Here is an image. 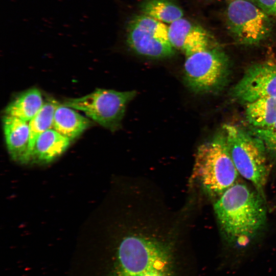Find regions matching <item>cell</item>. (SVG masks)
<instances>
[{"label":"cell","instance_id":"obj_1","mask_svg":"<svg viewBox=\"0 0 276 276\" xmlns=\"http://www.w3.org/2000/svg\"><path fill=\"white\" fill-rule=\"evenodd\" d=\"M255 189L236 183L214 203V210L225 243L238 250L247 248L265 225L267 209Z\"/></svg>","mask_w":276,"mask_h":276},{"label":"cell","instance_id":"obj_2","mask_svg":"<svg viewBox=\"0 0 276 276\" xmlns=\"http://www.w3.org/2000/svg\"><path fill=\"white\" fill-rule=\"evenodd\" d=\"M239 175L222 129L198 147L192 178L209 196L218 198L237 182Z\"/></svg>","mask_w":276,"mask_h":276},{"label":"cell","instance_id":"obj_3","mask_svg":"<svg viewBox=\"0 0 276 276\" xmlns=\"http://www.w3.org/2000/svg\"><path fill=\"white\" fill-rule=\"evenodd\" d=\"M229 151L239 174L249 181L263 197L269 167L262 141L251 132L225 124L222 127Z\"/></svg>","mask_w":276,"mask_h":276},{"label":"cell","instance_id":"obj_4","mask_svg":"<svg viewBox=\"0 0 276 276\" xmlns=\"http://www.w3.org/2000/svg\"><path fill=\"white\" fill-rule=\"evenodd\" d=\"M183 70L185 83L193 92L214 93L225 86L229 75V59L216 42L186 56Z\"/></svg>","mask_w":276,"mask_h":276},{"label":"cell","instance_id":"obj_5","mask_svg":"<svg viewBox=\"0 0 276 276\" xmlns=\"http://www.w3.org/2000/svg\"><path fill=\"white\" fill-rule=\"evenodd\" d=\"M136 95L135 90L98 88L83 97L67 99L63 104L83 112L102 127L114 131L121 127L126 106Z\"/></svg>","mask_w":276,"mask_h":276},{"label":"cell","instance_id":"obj_6","mask_svg":"<svg viewBox=\"0 0 276 276\" xmlns=\"http://www.w3.org/2000/svg\"><path fill=\"white\" fill-rule=\"evenodd\" d=\"M227 29L238 43L252 45L266 39L272 30L270 16L249 0H233L225 13Z\"/></svg>","mask_w":276,"mask_h":276},{"label":"cell","instance_id":"obj_7","mask_svg":"<svg viewBox=\"0 0 276 276\" xmlns=\"http://www.w3.org/2000/svg\"><path fill=\"white\" fill-rule=\"evenodd\" d=\"M127 42L135 53L148 58H165L175 53L169 40L168 26L143 14L128 22Z\"/></svg>","mask_w":276,"mask_h":276},{"label":"cell","instance_id":"obj_8","mask_svg":"<svg viewBox=\"0 0 276 276\" xmlns=\"http://www.w3.org/2000/svg\"><path fill=\"white\" fill-rule=\"evenodd\" d=\"M231 95L245 104L261 98H276V61L267 60L250 66Z\"/></svg>","mask_w":276,"mask_h":276},{"label":"cell","instance_id":"obj_9","mask_svg":"<svg viewBox=\"0 0 276 276\" xmlns=\"http://www.w3.org/2000/svg\"><path fill=\"white\" fill-rule=\"evenodd\" d=\"M168 35L173 47L180 50L186 56L216 43L204 29L183 17L170 24Z\"/></svg>","mask_w":276,"mask_h":276},{"label":"cell","instance_id":"obj_10","mask_svg":"<svg viewBox=\"0 0 276 276\" xmlns=\"http://www.w3.org/2000/svg\"><path fill=\"white\" fill-rule=\"evenodd\" d=\"M3 127L6 144L11 158L21 164L30 162L32 146L29 123L5 114Z\"/></svg>","mask_w":276,"mask_h":276},{"label":"cell","instance_id":"obj_11","mask_svg":"<svg viewBox=\"0 0 276 276\" xmlns=\"http://www.w3.org/2000/svg\"><path fill=\"white\" fill-rule=\"evenodd\" d=\"M71 140L54 129H50L35 140L30 163L46 164L61 155L68 148Z\"/></svg>","mask_w":276,"mask_h":276},{"label":"cell","instance_id":"obj_12","mask_svg":"<svg viewBox=\"0 0 276 276\" xmlns=\"http://www.w3.org/2000/svg\"><path fill=\"white\" fill-rule=\"evenodd\" d=\"M90 125L89 119L75 109L59 104L54 113L53 129L71 141L80 136Z\"/></svg>","mask_w":276,"mask_h":276},{"label":"cell","instance_id":"obj_13","mask_svg":"<svg viewBox=\"0 0 276 276\" xmlns=\"http://www.w3.org/2000/svg\"><path fill=\"white\" fill-rule=\"evenodd\" d=\"M44 102L40 90L29 89L18 95L6 107L5 114L29 122L39 111Z\"/></svg>","mask_w":276,"mask_h":276},{"label":"cell","instance_id":"obj_14","mask_svg":"<svg viewBox=\"0 0 276 276\" xmlns=\"http://www.w3.org/2000/svg\"><path fill=\"white\" fill-rule=\"evenodd\" d=\"M245 105V117L252 128H266L276 121V98H261Z\"/></svg>","mask_w":276,"mask_h":276},{"label":"cell","instance_id":"obj_15","mask_svg":"<svg viewBox=\"0 0 276 276\" xmlns=\"http://www.w3.org/2000/svg\"><path fill=\"white\" fill-rule=\"evenodd\" d=\"M141 10L145 15L170 24L183 15L181 9L170 0H145Z\"/></svg>","mask_w":276,"mask_h":276},{"label":"cell","instance_id":"obj_16","mask_svg":"<svg viewBox=\"0 0 276 276\" xmlns=\"http://www.w3.org/2000/svg\"><path fill=\"white\" fill-rule=\"evenodd\" d=\"M59 104L54 99L47 100L44 102L37 114L29 122L32 149L37 136L53 128L54 113Z\"/></svg>","mask_w":276,"mask_h":276},{"label":"cell","instance_id":"obj_17","mask_svg":"<svg viewBox=\"0 0 276 276\" xmlns=\"http://www.w3.org/2000/svg\"><path fill=\"white\" fill-rule=\"evenodd\" d=\"M251 132L262 141L268 154L276 158V121L266 128H252Z\"/></svg>","mask_w":276,"mask_h":276},{"label":"cell","instance_id":"obj_18","mask_svg":"<svg viewBox=\"0 0 276 276\" xmlns=\"http://www.w3.org/2000/svg\"><path fill=\"white\" fill-rule=\"evenodd\" d=\"M268 15H276V0H249Z\"/></svg>","mask_w":276,"mask_h":276},{"label":"cell","instance_id":"obj_19","mask_svg":"<svg viewBox=\"0 0 276 276\" xmlns=\"http://www.w3.org/2000/svg\"><path fill=\"white\" fill-rule=\"evenodd\" d=\"M154 276H165L164 274H157Z\"/></svg>","mask_w":276,"mask_h":276},{"label":"cell","instance_id":"obj_20","mask_svg":"<svg viewBox=\"0 0 276 276\" xmlns=\"http://www.w3.org/2000/svg\"><path fill=\"white\" fill-rule=\"evenodd\" d=\"M227 1H233V0H227Z\"/></svg>","mask_w":276,"mask_h":276}]
</instances>
